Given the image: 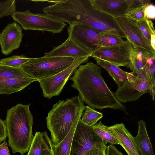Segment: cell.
I'll return each instance as SVG.
<instances>
[{
    "instance_id": "836d02e7",
    "label": "cell",
    "mask_w": 155,
    "mask_h": 155,
    "mask_svg": "<svg viewBox=\"0 0 155 155\" xmlns=\"http://www.w3.org/2000/svg\"><path fill=\"white\" fill-rule=\"evenodd\" d=\"M106 155H124L114 145L110 144L107 146Z\"/></svg>"
},
{
    "instance_id": "3957f363",
    "label": "cell",
    "mask_w": 155,
    "mask_h": 155,
    "mask_svg": "<svg viewBox=\"0 0 155 155\" xmlns=\"http://www.w3.org/2000/svg\"><path fill=\"white\" fill-rule=\"evenodd\" d=\"M85 107L79 95L60 100L53 105L46 120L53 145L59 144L77 126Z\"/></svg>"
},
{
    "instance_id": "d590c367",
    "label": "cell",
    "mask_w": 155,
    "mask_h": 155,
    "mask_svg": "<svg viewBox=\"0 0 155 155\" xmlns=\"http://www.w3.org/2000/svg\"><path fill=\"white\" fill-rule=\"evenodd\" d=\"M43 155H53L52 148V143L49 138L46 148Z\"/></svg>"
},
{
    "instance_id": "5bb4252c",
    "label": "cell",
    "mask_w": 155,
    "mask_h": 155,
    "mask_svg": "<svg viewBox=\"0 0 155 155\" xmlns=\"http://www.w3.org/2000/svg\"><path fill=\"white\" fill-rule=\"evenodd\" d=\"M154 57H155V53L132 45L130 58L132 64V72L133 74L151 83L149 65L147 62V60L148 59Z\"/></svg>"
},
{
    "instance_id": "4fadbf2b",
    "label": "cell",
    "mask_w": 155,
    "mask_h": 155,
    "mask_svg": "<svg viewBox=\"0 0 155 155\" xmlns=\"http://www.w3.org/2000/svg\"><path fill=\"white\" fill-rule=\"evenodd\" d=\"M23 36L21 27L16 22L8 24L0 33L2 53L6 55L20 46Z\"/></svg>"
},
{
    "instance_id": "7402d4cb",
    "label": "cell",
    "mask_w": 155,
    "mask_h": 155,
    "mask_svg": "<svg viewBox=\"0 0 155 155\" xmlns=\"http://www.w3.org/2000/svg\"><path fill=\"white\" fill-rule=\"evenodd\" d=\"M94 132L101 141L105 144H119L116 135L110 127L104 125L101 121L92 126Z\"/></svg>"
},
{
    "instance_id": "e575fe53",
    "label": "cell",
    "mask_w": 155,
    "mask_h": 155,
    "mask_svg": "<svg viewBox=\"0 0 155 155\" xmlns=\"http://www.w3.org/2000/svg\"><path fill=\"white\" fill-rule=\"evenodd\" d=\"M0 155H10L7 142L5 141L0 144Z\"/></svg>"
},
{
    "instance_id": "1f68e13d",
    "label": "cell",
    "mask_w": 155,
    "mask_h": 155,
    "mask_svg": "<svg viewBox=\"0 0 155 155\" xmlns=\"http://www.w3.org/2000/svg\"><path fill=\"white\" fill-rule=\"evenodd\" d=\"M129 8L141 5H147L150 3L151 1L149 0H126Z\"/></svg>"
},
{
    "instance_id": "6da1fadb",
    "label": "cell",
    "mask_w": 155,
    "mask_h": 155,
    "mask_svg": "<svg viewBox=\"0 0 155 155\" xmlns=\"http://www.w3.org/2000/svg\"><path fill=\"white\" fill-rule=\"evenodd\" d=\"M101 67L92 62L80 65L70 78L71 87L78 91L81 100L94 109L107 108L125 111L126 108L120 102L108 87L101 74Z\"/></svg>"
},
{
    "instance_id": "d4e9b609",
    "label": "cell",
    "mask_w": 155,
    "mask_h": 155,
    "mask_svg": "<svg viewBox=\"0 0 155 155\" xmlns=\"http://www.w3.org/2000/svg\"><path fill=\"white\" fill-rule=\"evenodd\" d=\"M103 116L102 113L87 106L82 114L81 119L85 124L92 126L96 124Z\"/></svg>"
},
{
    "instance_id": "8fae6325",
    "label": "cell",
    "mask_w": 155,
    "mask_h": 155,
    "mask_svg": "<svg viewBox=\"0 0 155 155\" xmlns=\"http://www.w3.org/2000/svg\"><path fill=\"white\" fill-rule=\"evenodd\" d=\"M100 140L92 126L85 124L80 119L73 135L70 155H87L95 143Z\"/></svg>"
},
{
    "instance_id": "2e32d148",
    "label": "cell",
    "mask_w": 155,
    "mask_h": 155,
    "mask_svg": "<svg viewBox=\"0 0 155 155\" xmlns=\"http://www.w3.org/2000/svg\"><path fill=\"white\" fill-rule=\"evenodd\" d=\"M96 9L113 18L124 16L129 8L126 0H91Z\"/></svg>"
},
{
    "instance_id": "9a60e30c",
    "label": "cell",
    "mask_w": 155,
    "mask_h": 155,
    "mask_svg": "<svg viewBox=\"0 0 155 155\" xmlns=\"http://www.w3.org/2000/svg\"><path fill=\"white\" fill-rule=\"evenodd\" d=\"M92 52L81 46L69 38L61 45L46 53L45 57H67L74 59L91 57Z\"/></svg>"
},
{
    "instance_id": "ac0fdd59",
    "label": "cell",
    "mask_w": 155,
    "mask_h": 155,
    "mask_svg": "<svg viewBox=\"0 0 155 155\" xmlns=\"http://www.w3.org/2000/svg\"><path fill=\"white\" fill-rule=\"evenodd\" d=\"M117 138L128 155H139L133 140V136L123 123L110 126Z\"/></svg>"
},
{
    "instance_id": "7c38bea8",
    "label": "cell",
    "mask_w": 155,
    "mask_h": 155,
    "mask_svg": "<svg viewBox=\"0 0 155 155\" xmlns=\"http://www.w3.org/2000/svg\"><path fill=\"white\" fill-rule=\"evenodd\" d=\"M114 19L126 36L127 40L133 46L155 53V51L137 25L136 21L124 16L114 18Z\"/></svg>"
},
{
    "instance_id": "8d00e7d4",
    "label": "cell",
    "mask_w": 155,
    "mask_h": 155,
    "mask_svg": "<svg viewBox=\"0 0 155 155\" xmlns=\"http://www.w3.org/2000/svg\"><path fill=\"white\" fill-rule=\"evenodd\" d=\"M150 44L152 48L155 51V34L151 35Z\"/></svg>"
},
{
    "instance_id": "603a6c76",
    "label": "cell",
    "mask_w": 155,
    "mask_h": 155,
    "mask_svg": "<svg viewBox=\"0 0 155 155\" xmlns=\"http://www.w3.org/2000/svg\"><path fill=\"white\" fill-rule=\"evenodd\" d=\"M77 126L73 127L59 144L54 145L52 143L53 155H70L73 137Z\"/></svg>"
},
{
    "instance_id": "4dcf8cb0",
    "label": "cell",
    "mask_w": 155,
    "mask_h": 155,
    "mask_svg": "<svg viewBox=\"0 0 155 155\" xmlns=\"http://www.w3.org/2000/svg\"><path fill=\"white\" fill-rule=\"evenodd\" d=\"M144 14L147 19H154L155 18L154 5L151 3L147 4L145 8Z\"/></svg>"
},
{
    "instance_id": "44dd1931",
    "label": "cell",
    "mask_w": 155,
    "mask_h": 155,
    "mask_svg": "<svg viewBox=\"0 0 155 155\" xmlns=\"http://www.w3.org/2000/svg\"><path fill=\"white\" fill-rule=\"evenodd\" d=\"M49 138L46 132H36L27 155H43Z\"/></svg>"
},
{
    "instance_id": "277c9868",
    "label": "cell",
    "mask_w": 155,
    "mask_h": 155,
    "mask_svg": "<svg viewBox=\"0 0 155 155\" xmlns=\"http://www.w3.org/2000/svg\"><path fill=\"white\" fill-rule=\"evenodd\" d=\"M30 105L18 104L7 112L4 121L8 145L14 154L19 153L23 155L28 151L32 141L33 121Z\"/></svg>"
},
{
    "instance_id": "e0dca14e",
    "label": "cell",
    "mask_w": 155,
    "mask_h": 155,
    "mask_svg": "<svg viewBox=\"0 0 155 155\" xmlns=\"http://www.w3.org/2000/svg\"><path fill=\"white\" fill-rule=\"evenodd\" d=\"M138 132L133 140L139 155H154L153 147L146 129V123L142 120L138 122Z\"/></svg>"
},
{
    "instance_id": "484cf974",
    "label": "cell",
    "mask_w": 155,
    "mask_h": 155,
    "mask_svg": "<svg viewBox=\"0 0 155 155\" xmlns=\"http://www.w3.org/2000/svg\"><path fill=\"white\" fill-rule=\"evenodd\" d=\"M31 58L23 55H13L0 60V63L4 65L12 67L19 68L29 61Z\"/></svg>"
},
{
    "instance_id": "f546056e",
    "label": "cell",
    "mask_w": 155,
    "mask_h": 155,
    "mask_svg": "<svg viewBox=\"0 0 155 155\" xmlns=\"http://www.w3.org/2000/svg\"><path fill=\"white\" fill-rule=\"evenodd\" d=\"M107 146L101 140L96 142L87 155H106Z\"/></svg>"
},
{
    "instance_id": "cb8c5ba5",
    "label": "cell",
    "mask_w": 155,
    "mask_h": 155,
    "mask_svg": "<svg viewBox=\"0 0 155 155\" xmlns=\"http://www.w3.org/2000/svg\"><path fill=\"white\" fill-rule=\"evenodd\" d=\"M30 76L25 72L21 68L10 67L4 65L0 62V81L10 78Z\"/></svg>"
},
{
    "instance_id": "d6986e66",
    "label": "cell",
    "mask_w": 155,
    "mask_h": 155,
    "mask_svg": "<svg viewBox=\"0 0 155 155\" xmlns=\"http://www.w3.org/2000/svg\"><path fill=\"white\" fill-rule=\"evenodd\" d=\"M35 81L37 80L31 76L0 81V94L9 95L19 91Z\"/></svg>"
},
{
    "instance_id": "83f0119b",
    "label": "cell",
    "mask_w": 155,
    "mask_h": 155,
    "mask_svg": "<svg viewBox=\"0 0 155 155\" xmlns=\"http://www.w3.org/2000/svg\"><path fill=\"white\" fill-rule=\"evenodd\" d=\"M136 22L144 36L150 44L151 35L155 34L153 22L150 20L146 18L143 20L136 21Z\"/></svg>"
},
{
    "instance_id": "d6a6232c",
    "label": "cell",
    "mask_w": 155,
    "mask_h": 155,
    "mask_svg": "<svg viewBox=\"0 0 155 155\" xmlns=\"http://www.w3.org/2000/svg\"><path fill=\"white\" fill-rule=\"evenodd\" d=\"M7 137V132L5 121L0 118V143L5 140Z\"/></svg>"
},
{
    "instance_id": "ffe728a7",
    "label": "cell",
    "mask_w": 155,
    "mask_h": 155,
    "mask_svg": "<svg viewBox=\"0 0 155 155\" xmlns=\"http://www.w3.org/2000/svg\"><path fill=\"white\" fill-rule=\"evenodd\" d=\"M97 64L106 70L112 78L118 87H121L128 80L127 72L115 65L102 60L95 59Z\"/></svg>"
},
{
    "instance_id": "f1b7e54d",
    "label": "cell",
    "mask_w": 155,
    "mask_h": 155,
    "mask_svg": "<svg viewBox=\"0 0 155 155\" xmlns=\"http://www.w3.org/2000/svg\"><path fill=\"white\" fill-rule=\"evenodd\" d=\"M125 41L118 36L110 34H102L101 47H108L120 45L123 44Z\"/></svg>"
},
{
    "instance_id": "ba28073f",
    "label": "cell",
    "mask_w": 155,
    "mask_h": 155,
    "mask_svg": "<svg viewBox=\"0 0 155 155\" xmlns=\"http://www.w3.org/2000/svg\"><path fill=\"white\" fill-rule=\"evenodd\" d=\"M68 37L92 53L101 47V33L88 25L75 23L67 28Z\"/></svg>"
},
{
    "instance_id": "7a4b0ae2",
    "label": "cell",
    "mask_w": 155,
    "mask_h": 155,
    "mask_svg": "<svg viewBox=\"0 0 155 155\" xmlns=\"http://www.w3.org/2000/svg\"><path fill=\"white\" fill-rule=\"evenodd\" d=\"M52 15L69 25L83 23L101 33L127 39L114 18L95 9L91 0H62L54 5Z\"/></svg>"
},
{
    "instance_id": "30bf717a",
    "label": "cell",
    "mask_w": 155,
    "mask_h": 155,
    "mask_svg": "<svg viewBox=\"0 0 155 155\" xmlns=\"http://www.w3.org/2000/svg\"><path fill=\"white\" fill-rule=\"evenodd\" d=\"M132 44L127 40L122 45L108 47H101L92 53L91 57L107 61L118 67L129 68L132 71L130 58Z\"/></svg>"
},
{
    "instance_id": "5b68a950",
    "label": "cell",
    "mask_w": 155,
    "mask_h": 155,
    "mask_svg": "<svg viewBox=\"0 0 155 155\" xmlns=\"http://www.w3.org/2000/svg\"><path fill=\"white\" fill-rule=\"evenodd\" d=\"M74 59L67 57L31 58L21 68L32 78L38 80L54 75L70 66Z\"/></svg>"
},
{
    "instance_id": "4316f807",
    "label": "cell",
    "mask_w": 155,
    "mask_h": 155,
    "mask_svg": "<svg viewBox=\"0 0 155 155\" xmlns=\"http://www.w3.org/2000/svg\"><path fill=\"white\" fill-rule=\"evenodd\" d=\"M147 5L129 8L126 11L124 16L136 21L143 20L146 18L144 14V9Z\"/></svg>"
},
{
    "instance_id": "9c48e42d",
    "label": "cell",
    "mask_w": 155,
    "mask_h": 155,
    "mask_svg": "<svg viewBox=\"0 0 155 155\" xmlns=\"http://www.w3.org/2000/svg\"><path fill=\"white\" fill-rule=\"evenodd\" d=\"M89 58L86 57L75 59L70 66L57 74L38 80L44 96L51 99L53 97L58 96L70 76L81 64L86 62Z\"/></svg>"
},
{
    "instance_id": "8992f818",
    "label": "cell",
    "mask_w": 155,
    "mask_h": 155,
    "mask_svg": "<svg viewBox=\"0 0 155 155\" xmlns=\"http://www.w3.org/2000/svg\"><path fill=\"white\" fill-rule=\"evenodd\" d=\"M11 16L26 30L47 31L57 34L61 33L66 25L65 22L50 15L34 13L29 10L16 11Z\"/></svg>"
},
{
    "instance_id": "52a82bcc",
    "label": "cell",
    "mask_w": 155,
    "mask_h": 155,
    "mask_svg": "<svg viewBox=\"0 0 155 155\" xmlns=\"http://www.w3.org/2000/svg\"><path fill=\"white\" fill-rule=\"evenodd\" d=\"M128 80L121 87H118L114 95L121 103L134 101L138 100L143 94H151L152 88L150 82L134 75L132 72H127Z\"/></svg>"
}]
</instances>
